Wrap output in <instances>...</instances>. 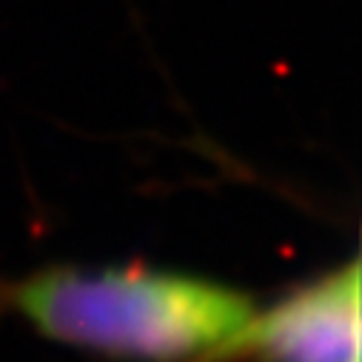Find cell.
I'll list each match as a JSON object with an SVG mask.
<instances>
[{
	"label": "cell",
	"mask_w": 362,
	"mask_h": 362,
	"mask_svg": "<svg viewBox=\"0 0 362 362\" xmlns=\"http://www.w3.org/2000/svg\"><path fill=\"white\" fill-rule=\"evenodd\" d=\"M0 308L60 345L117 362H217L257 303L177 271L54 265L0 283Z\"/></svg>",
	"instance_id": "6da1fadb"
},
{
	"label": "cell",
	"mask_w": 362,
	"mask_h": 362,
	"mask_svg": "<svg viewBox=\"0 0 362 362\" xmlns=\"http://www.w3.org/2000/svg\"><path fill=\"white\" fill-rule=\"evenodd\" d=\"M359 362V259L257 308L217 362Z\"/></svg>",
	"instance_id": "7a4b0ae2"
}]
</instances>
